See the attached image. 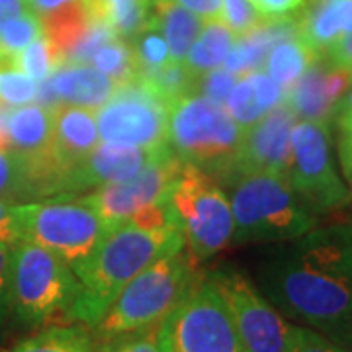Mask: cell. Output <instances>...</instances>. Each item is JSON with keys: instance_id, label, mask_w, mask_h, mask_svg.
Listing matches in <instances>:
<instances>
[{"instance_id": "obj_46", "label": "cell", "mask_w": 352, "mask_h": 352, "mask_svg": "<svg viewBox=\"0 0 352 352\" xmlns=\"http://www.w3.org/2000/svg\"><path fill=\"white\" fill-rule=\"evenodd\" d=\"M351 76H352V73H351Z\"/></svg>"}, {"instance_id": "obj_28", "label": "cell", "mask_w": 352, "mask_h": 352, "mask_svg": "<svg viewBox=\"0 0 352 352\" xmlns=\"http://www.w3.org/2000/svg\"><path fill=\"white\" fill-rule=\"evenodd\" d=\"M41 36V20L32 8L0 24V57H14Z\"/></svg>"}, {"instance_id": "obj_25", "label": "cell", "mask_w": 352, "mask_h": 352, "mask_svg": "<svg viewBox=\"0 0 352 352\" xmlns=\"http://www.w3.org/2000/svg\"><path fill=\"white\" fill-rule=\"evenodd\" d=\"M10 352H98V340L87 325H50L20 340Z\"/></svg>"}, {"instance_id": "obj_21", "label": "cell", "mask_w": 352, "mask_h": 352, "mask_svg": "<svg viewBox=\"0 0 352 352\" xmlns=\"http://www.w3.org/2000/svg\"><path fill=\"white\" fill-rule=\"evenodd\" d=\"M153 18L166 39L170 61L182 63L206 20L175 0H153Z\"/></svg>"}, {"instance_id": "obj_47", "label": "cell", "mask_w": 352, "mask_h": 352, "mask_svg": "<svg viewBox=\"0 0 352 352\" xmlns=\"http://www.w3.org/2000/svg\"><path fill=\"white\" fill-rule=\"evenodd\" d=\"M25 2H28V0H25Z\"/></svg>"}, {"instance_id": "obj_3", "label": "cell", "mask_w": 352, "mask_h": 352, "mask_svg": "<svg viewBox=\"0 0 352 352\" xmlns=\"http://www.w3.org/2000/svg\"><path fill=\"white\" fill-rule=\"evenodd\" d=\"M80 282L57 252L20 239L12 245V319L25 329L73 323Z\"/></svg>"}, {"instance_id": "obj_2", "label": "cell", "mask_w": 352, "mask_h": 352, "mask_svg": "<svg viewBox=\"0 0 352 352\" xmlns=\"http://www.w3.org/2000/svg\"><path fill=\"white\" fill-rule=\"evenodd\" d=\"M184 249L182 231H157L129 221L113 226L98 247L73 268L80 292L73 309V323L92 329L116 296L149 264L168 252Z\"/></svg>"}, {"instance_id": "obj_9", "label": "cell", "mask_w": 352, "mask_h": 352, "mask_svg": "<svg viewBox=\"0 0 352 352\" xmlns=\"http://www.w3.org/2000/svg\"><path fill=\"white\" fill-rule=\"evenodd\" d=\"M161 352H243L226 302L210 276H200L157 327Z\"/></svg>"}, {"instance_id": "obj_36", "label": "cell", "mask_w": 352, "mask_h": 352, "mask_svg": "<svg viewBox=\"0 0 352 352\" xmlns=\"http://www.w3.org/2000/svg\"><path fill=\"white\" fill-rule=\"evenodd\" d=\"M12 319V245L0 241V333Z\"/></svg>"}, {"instance_id": "obj_41", "label": "cell", "mask_w": 352, "mask_h": 352, "mask_svg": "<svg viewBox=\"0 0 352 352\" xmlns=\"http://www.w3.org/2000/svg\"><path fill=\"white\" fill-rule=\"evenodd\" d=\"M176 4L198 14L204 20H217L221 16V0H175Z\"/></svg>"}, {"instance_id": "obj_1", "label": "cell", "mask_w": 352, "mask_h": 352, "mask_svg": "<svg viewBox=\"0 0 352 352\" xmlns=\"http://www.w3.org/2000/svg\"><path fill=\"white\" fill-rule=\"evenodd\" d=\"M261 292L282 315L340 344L352 339V221L289 241L263 266Z\"/></svg>"}, {"instance_id": "obj_40", "label": "cell", "mask_w": 352, "mask_h": 352, "mask_svg": "<svg viewBox=\"0 0 352 352\" xmlns=\"http://www.w3.org/2000/svg\"><path fill=\"white\" fill-rule=\"evenodd\" d=\"M321 57L329 65H333L337 69L351 71L352 73V32H349L346 36H342L339 41H335L331 47H327Z\"/></svg>"}, {"instance_id": "obj_43", "label": "cell", "mask_w": 352, "mask_h": 352, "mask_svg": "<svg viewBox=\"0 0 352 352\" xmlns=\"http://www.w3.org/2000/svg\"><path fill=\"white\" fill-rule=\"evenodd\" d=\"M69 2H73V0H28V6L38 16H43V14L51 12L63 4H69Z\"/></svg>"}, {"instance_id": "obj_24", "label": "cell", "mask_w": 352, "mask_h": 352, "mask_svg": "<svg viewBox=\"0 0 352 352\" xmlns=\"http://www.w3.org/2000/svg\"><path fill=\"white\" fill-rule=\"evenodd\" d=\"M88 10L112 30L118 38L129 39L149 22L153 0H85Z\"/></svg>"}, {"instance_id": "obj_26", "label": "cell", "mask_w": 352, "mask_h": 352, "mask_svg": "<svg viewBox=\"0 0 352 352\" xmlns=\"http://www.w3.org/2000/svg\"><path fill=\"white\" fill-rule=\"evenodd\" d=\"M129 45L133 50L135 57V67H138V76L147 75L151 71H157L164 65L173 63L168 45L164 39L161 28L157 25L155 18H149V22L139 30L133 38L129 39Z\"/></svg>"}, {"instance_id": "obj_42", "label": "cell", "mask_w": 352, "mask_h": 352, "mask_svg": "<svg viewBox=\"0 0 352 352\" xmlns=\"http://www.w3.org/2000/svg\"><path fill=\"white\" fill-rule=\"evenodd\" d=\"M0 241L14 245L18 241L16 226H14V204L0 198Z\"/></svg>"}, {"instance_id": "obj_20", "label": "cell", "mask_w": 352, "mask_h": 352, "mask_svg": "<svg viewBox=\"0 0 352 352\" xmlns=\"http://www.w3.org/2000/svg\"><path fill=\"white\" fill-rule=\"evenodd\" d=\"M51 110L41 104L18 106L8 118V151L24 159L51 153Z\"/></svg>"}, {"instance_id": "obj_27", "label": "cell", "mask_w": 352, "mask_h": 352, "mask_svg": "<svg viewBox=\"0 0 352 352\" xmlns=\"http://www.w3.org/2000/svg\"><path fill=\"white\" fill-rule=\"evenodd\" d=\"M90 63L100 73L110 76L116 87L129 82L138 76V67H135V57L129 41L122 38L108 39L98 51L92 55Z\"/></svg>"}, {"instance_id": "obj_13", "label": "cell", "mask_w": 352, "mask_h": 352, "mask_svg": "<svg viewBox=\"0 0 352 352\" xmlns=\"http://www.w3.org/2000/svg\"><path fill=\"white\" fill-rule=\"evenodd\" d=\"M182 164L184 163L170 149L135 176L94 188L92 194L82 196V200L88 201L108 226H120L141 208L163 200Z\"/></svg>"}, {"instance_id": "obj_31", "label": "cell", "mask_w": 352, "mask_h": 352, "mask_svg": "<svg viewBox=\"0 0 352 352\" xmlns=\"http://www.w3.org/2000/svg\"><path fill=\"white\" fill-rule=\"evenodd\" d=\"M0 198L12 204L32 200L24 159L6 149H0Z\"/></svg>"}, {"instance_id": "obj_23", "label": "cell", "mask_w": 352, "mask_h": 352, "mask_svg": "<svg viewBox=\"0 0 352 352\" xmlns=\"http://www.w3.org/2000/svg\"><path fill=\"white\" fill-rule=\"evenodd\" d=\"M321 55L315 53L300 34H294L289 38L280 39L272 45L264 59V71L280 87L289 88L300 76L309 69V65L317 61Z\"/></svg>"}, {"instance_id": "obj_30", "label": "cell", "mask_w": 352, "mask_h": 352, "mask_svg": "<svg viewBox=\"0 0 352 352\" xmlns=\"http://www.w3.org/2000/svg\"><path fill=\"white\" fill-rule=\"evenodd\" d=\"M38 98V82L20 71L10 57H0V102L16 108Z\"/></svg>"}, {"instance_id": "obj_17", "label": "cell", "mask_w": 352, "mask_h": 352, "mask_svg": "<svg viewBox=\"0 0 352 352\" xmlns=\"http://www.w3.org/2000/svg\"><path fill=\"white\" fill-rule=\"evenodd\" d=\"M51 153L57 163L71 173L98 147V127L90 108L57 104L51 110Z\"/></svg>"}, {"instance_id": "obj_10", "label": "cell", "mask_w": 352, "mask_h": 352, "mask_svg": "<svg viewBox=\"0 0 352 352\" xmlns=\"http://www.w3.org/2000/svg\"><path fill=\"white\" fill-rule=\"evenodd\" d=\"M292 155L286 170L289 186L311 214H327L344 208L351 192L333 161L331 124L296 122L292 129Z\"/></svg>"}, {"instance_id": "obj_6", "label": "cell", "mask_w": 352, "mask_h": 352, "mask_svg": "<svg viewBox=\"0 0 352 352\" xmlns=\"http://www.w3.org/2000/svg\"><path fill=\"white\" fill-rule=\"evenodd\" d=\"M245 129L223 104L201 94H188L168 113V147L182 163L194 164L221 182L239 151Z\"/></svg>"}, {"instance_id": "obj_19", "label": "cell", "mask_w": 352, "mask_h": 352, "mask_svg": "<svg viewBox=\"0 0 352 352\" xmlns=\"http://www.w3.org/2000/svg\"><path fill=\"white\" fill-rule=\"evenodd\" d=\"M352 32V0H319L298 22L300 38L319 55Z\"/></svg>"}, {"instance_id": "obj_35", "label": "cell", "mask_w": 352, "mask_h": 352, "mask_svg": "<svg viewBox=\"0 0 352 352\" xmlns=\"http://www.w3.org/2000/svg\"><path fill=\"white\" fill-rule=\"evenodd\" d=\"M286 352H351L344 344L311 327L294 325Z\"/></svg>"}, {"instance_id": "obj_22", "label": "cell", "mask_w": 352, "mask_h": 352, "mask_svg": "<svg viewBox=\"0 0 352 352\" xmlns=\"http://www.w3.org/2000/svg\"><path fill=\"white\" fill-rule=\"evenodd\" d=\"M235 38L237 36L227 28L221 18L206 20L182 65L196 78L204 73H208V71L219 69L226 63L227 55L235 43Z\"/></svg>"}, {"instance_id": "obj_8", "label": "cell", "mask_w": 352, "mask_h": 352, "mask_svg": "<svg viewBox=\"0 0 352 352\" xmlns=\"http://www.w3.org/2000/svg\"><path fill=\"white\" fill-rule=\"evenodd\" d=\"M166 198L175 210L184 249L196 264L206 263L233 241V214L219 182L184 163Z\"/></svg>"}, {"instance_id": "obj_39", "label": "cell", "mask_w": 352, "mask_h": 352, "mask_svg": "<svg viewBox=\"0 0 352 352\" xmlns=\"http://www.w3.org/2000/svg\"><path fill=\"white\" fill-rule=\"evenodd\" d=\"M252 4L264 20H278L298 12L305 0H252Z\"/></svg>"}, {"instance_id": "obj_4", "label": "cell", "mask_w": 352, "mask_h": 352, "mask_svg": "<svg viewBox=\"0 0 352 352\" xmlns=\"http://www.w3.org/2000/svg\"><path fill=\"white\" fill-rule=\"evenodd\" d=\"M235 243H278L305 235L311 214L284 175L252 173L227 180Z\"/></svg>"}, {"instance_id": "obj_18", "label": "cell", "mask_w": 352, "mask_h": 352, "mask_svg": "<svg viewBox=\"0 0 352 352\" xmlns=\"http://www.w3.org/2000/svg\"><path fill=\"white\" fill-rule=\"evenodd\" d=\"M47 82L59 102L96 110L112 96L116 82L88 63L57 65Z\"/></svg>"}, {"instance_id": "obj_12", "label": "cell", "mask_w": 352, "mask_h": 352, "mask_svg": "<svg viewBox=\"0 0 352 352\" xmlns=\"http://www.w3.org/2000/svg\"><path fill=\"white\" fill-rule=\"evenodd\" d=\"M219 289L243 352H286L292 327L284 315L239 270L219 268L208 274Z\"/></svg>"}, {"instance_id": "obj_37", "label": "cell", "mask_w": 352, "mask_h": 352, "mask_svg": "<svg viewBox=\"0 0 352 352\" xmlns=\"http://www.w3.org/2000/svg\"><path fill=\"white\" fill-rule=\"evenodd\" d=\"M237 80H239L237 75H233L231 71H227V69H214V71H208V73H204V75L196 78L194 92L198 90L201 96L217 102V104H223Z\"/></svg>"}, {"instance_id": "obj_5", "label": "cell", "mask_w": 352, "mask_h": 352, "mask_svg": "<svg viewBox=\"0 0 352 352\" xmlns=\"http://www.w3.org/2000/svg\"><path fill=\"white\" fill-rule=\"evenodd\" d=\"M186 249L168 252L139 272L90 329L98 340L159 325L200 278Z\"/></svg>"}, {"instance_id": "obj_14", "label": "cell", "mask_w": 352, "mask_h": 352, "mask_svg": "<svg viewBox=\"0 0 352 352\" xmlns=\"http://www.w3.org/2000/svg\"><path fill=\"white\" fill-rule=\"evenodd\" d=\"M296 116L286 104L264 113L258 122L245 129L239 151L235 155L231 168L221 182L241 175L252 173H272L284 175L288 170L292 155V129L296 126Z\"/></svg>"}, {"instance_id": "obj_16", "label": "cell", "mask_w": 352, "mask_h": 352, "mask_svg": "<svg viewBox=\"0 0 352 352\" xmlns=\"http://www.w3.org/2000/svg\"><path fill=\"white\" fill-rule=\"evenodd\" d=\"M351 85V71L337 69L319 57L292 87L286 88L284 104L300 120L331 124L337 116L340 98Z\"/></svg>"}, {"instance_id": "obj_29", "label": "cell", "mask_w": 352, "mask_h": 352, "mask_svg": "<svg viewBox=\"0 0 352 352\" xmlns=\"http://www.w3.org/2000/svg\"><path fill=\"white\" fill-rule=\"evenodd\" d=\"M226 110L227 113L239 124L243 129L251 127L254 122H258L264 113H268L270 110L264 106V102L261 100L256 88L252 85V80L249 75H243L241 80L235 82V87L231 88L229 96L226 98Z\"/></svg>"}, {"instance_id": "obj_33", "label": "cell", "mask_w": 352, "mask_h": 352, "mask_svg": "<svg viewBox=\"0 0 352 352\" xmlns=\"http://www.w3.org/2000/svg\"><path fill=\"white\" fill-rule=\"evenodd\" d=\"M157 327L141 329L126 335H118L112 339L98 340V352H161L159 351V339H157Z\"/></svg>"}, {"instance_id": "obj_11", "label": "cell", "mask_w": 352, "mask_h": 352, "mask_svg": "<svg viewBox=\"0 0 352 352\" xmlns=\"http://www.w3.org/2000/svg\"><path fill=\"white\" fill-rule=\"evenodd\" d=\"M168 113L170 104L135 76L118 85L112 96L96 108L94 118L104 143L163 147L168 145Z\"/></svg>"}, {"instance_id": "obj_38", "label": "cell", "mask_w": 352, "mask_h": 352, "mask_svg": "<svg viewBox=\"0 0 352 352\" xmlns=\"http://www.w3.org/2000/svg\"><path fill=\"white\" fill-rule=\"evenodd\" d=\"M337 153L340 168L352 192V113H337Z\"/></svg>"}, {"instance_id": "obj_45", "label": "cell", "mask_w": 352, "mask_h": 352, "mask_svg": "<svg viewBox=\"0 0 352 352\" xmlns=\"http://www.w3.org/2000/svg\"><path fill=\"white\" fill-rule=\"evenodd\" d=\"M337 113H352V85L349 87V90L344 92V96L340 98ZM335 118H337V116H335Z\"/></svg>"}, {"instance_id": "obj_7", "label": "cell", "mask_w": 352, "mask_h": 352, "mask_svg": "<svg viewBox=\"0 0 352 352\" xmlns=\"http://www.w3.org/2000/svg\"><path fill=\"white\" fill-rule=\"evenodd\" d=\"M14 226L18 241H32L57 252L71 268L82 263L112 229L78 194L14 204Z\"/></svg>"}, {"instance_id": "obj_44", "label": "cell", "mask_w": 352, "mask_h": 352, "mask_svg": "<svg viewBox=\"0 0 352 352\" xmlns=\"http://www.w3.org/2000/svg\"><path fill=\"white\" fill-rule=\"evenodd\" d=\"M12 108L0 102V149L8 151V118Z\"/></svg>"}, {"instance_id": "obj_32", "label": "cell", "mask_w": 352, "mask_h": 352, "mask_svg": "<svg viewBox=\"0 0 352 352\" xmlns=\"http://www.w3.org/2000/svg\"><path fill=\"white\" fill-rule=\"evenodd\" d=\"M10 61L20 71H24L25 75L32 76L36 82L45 80L53 73V69L57 67L55 53L51 50L50 41L43 38V36L34 39L30 45H25L20 53H16L14 57H10Z\"/></svg>"}, {"instance_id": "obj_34", "label": "cell", "mask_w": 352, "mask_h": 352, "mask_svg": "<svg viewBox=\"0 0 352 352\" xmlns=\"http://www.w3.org/2000/svg\"><path fill=\"white\" fill-rule=\"evenodd\" d=\"M219 18L235 36H243L264 22L263 16L254 8L252 0H221Z\"/></svg>"}, {"instance_id": "obj_15", "label": "cell", "mask_w": 352, "mask_h": 352, "mask_svg": "<svg viewBox=\"0 0 352 352\" xmlns=\"http://www.w3.org/2000/svg\"><path fill=\"white\" fill-rule=\"evenodd\" d=\"M166 151H170L168 145L131 147L104 143L67 175L63 194H78L85 190L100 188L112 182L127 180L141 173L145 166L155 163Z\"/></svg>"}]
</instances>
